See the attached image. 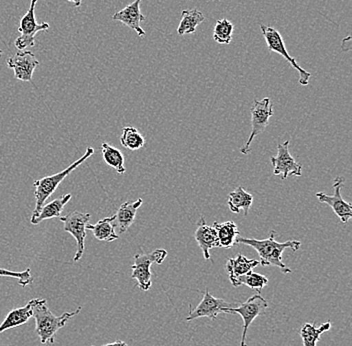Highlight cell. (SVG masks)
<instances>
[{
	"label": "cell",
	"instance_id": "obj_26",
	"mask_svg": "<svg viewBox=\"0 0 352 346\" xmlns=\"http://www.w3.org/2000/svg\"><path fill=\"white\" fill-rule=\"evenodd\" d=\"M231 284H232V286H234V288H239V286L241 285L248 286V288H252V290H256L257 293L261 294L263 288L267 285L268 279H266L264 275L253 272L252 270L250 271V272L246 273V274L241 275L239 279L231 282Z\"/></svg>",
	"mask_w": 352,
	"mask_h": 346
},
{
	"label": "cell",
	"instance_id": "obj_21",
	"mask_svg": "<svg viewBox=\"0 0 352 346\" xmlns=\"http://www.w3.org/2000/svg\"><path fill=\"white\" fill-rule=\"evenodd\" d=\"M252 202L253 196L250 193H246L243 187L239 186L230 193L228 207H230L231 213H239L241 210H243L244 215L248 217Z\"/></svg>",
	"mask_w": 352,
	"mask_h": 346
},
{
	"label": "cell",
	"instance_id": "obj_13",
	"mask_svg": "<svg viewBox=\"0 0 352 346\" xmlns=\"http://www.w3.org/2000/svg\"><path fill=\"white\" fill-rule=\"evenodd\" d=\"M39 65L32 52L19 50L8 59V66L14 72L15 78L21 81H32L33 72Z\"/></svg>",
	"mask_w": 352,
	"mask_h": 346
},
{
	"label": "cell",
	"instance_id": "obj_27",
	"mask_svg": "<svg viewBox=\"0 0 352 346\" xmlns=\"http://www.w3.org/2000/svg\"><path fill=\"white\" fill-rule=\"evenodd\" d=\"M120 143L125 149L131 151H138L145 145L144 138L135 127H126L122 129Z\"/></svg>",
	"mask_w": 352,
	"mask_h": 346
},
{
	"label": "cell",
	"instance_id": "obj_16",
	"mask_svg": "<svg viewBox=\"0 0 352 346\" xmlns=\"http://www.w3.org/2000/svg\"><path fill=\"white\" fill-rule=\"evenodd\" d=\"M142 204V198H138L135 202H125V204H121L118 213L114 215L113 220L114 226L118 229L120 233H124L133 224L136 213Z\"/></svg>",
	"mask_w": 352,
	"mask_h": 346
},
{
	"label": "cell",
	"instance_id": "obj_4",
	"mask_svg": "<svg viewBox=\"0 0 352 346\" xmlns=\"http://www.w3.org/2000/svg\"><path fill=\"white\" fill-rule=\"evenodd\" d=\"M167 251L164 249H156L153 252L148 255H134V263L131 266L132 279L138 281V288L143 292H147L151 288V268L153 263L162 264L166 259Z\"/></svg>",
	"mask_w": 352,
	"mask_h": 346
},
{
	"label": "cell",
	"instance_id": "obj_29",
	"mask_svg": "<svg viewBox=\"0 0 352 346\" xmlns=\"http://www.w3.org/2000/svg\"><path fill=\"white\" fill-rule=\"evenodd\" d=\"M0 277H11V279H17L19 285H21L22 288H25V286L33 283V277L30 268H28V270L24 271H11L6 270V268H0Z\"/></svg>",
	"mask_w": 352,
	"mask_h": 346
},
{
	"label": "cell",
	"instance_id": "obj_3",
	"mask_svg": "<svg viewBox=\"0 0 352 346\" xmlns=\"http://www.w3.org/2000/svg\"><path fill=\"white\" fill-rule=\"evenodd\" d=\"M94 153V149L92 147H88L85 153L79 160H77L76 162L70 164L65 171H61V173H55L54 175L46 176V177L41 178V180H35L34 184H33L35 188V208L33 210L32 218L38 215L41 208L45 204L46 200L54 195L57 187L65 180L66 176L69 175L74 169H77L81 163L87 160Z\"/></svg>",
	"mask_w": 352,
	"mask_h": 346
},
{
	"label": "cell",
	"instance_id": "obj_12",
	"mask_svg": "<svg viewBox=\"0 0 352 346\" xmlns=\"http://www.w3.org/2000/svg\"><path fill=\"white\" fill-rule=\"evenodd\" d=\"M231 304L226 303L224 299H217L212 296L208 290H206L204 299L198 304L197 307L189 312L186 321H195L200 317H208L210 319H217L220 314H226Z\"/></svg>",
	"mask_w": 352,
	"mask_h": 346
},
{
	"label": "cell",
	"instance_id": "obj_20",
	"mask_svg": "<svg viewBox=\"0 0 352 346\" xmlns=\"http://www.w3.org/2000/svg\"><path fill=\"white\" fill-rule=\"evenodd\" d=\"M259 264V260L248 259L243 255H239L234 259H230L226 262V270L228 272L230 282L239 279L241 275L252 271L253 268H256Z\"/></svg>",
	"mask_w": 352,
	"mask_h": 346
},
{
	"label": "cell",
	"instance_id": "obj_17",
	"mask_svg": "<svg viewBox=\"0 0 352 346\" xmlns=\"http://www.w3.org/2000/svg\"><path fill=\"white\" fill-rule=\"evenodd\" d=\"M33 317V299L23 307L14 308L0 323V334L12 328L25 325Z\"/></svg>",
	"mask_w": 352,
	"mask_h": 346
},
{
	"label": "cell",
	"instance_id": "obj_30",
	"mask_svg": "<svg viewBox=\"0 0 352 346\" xmlns=\"http://www.w3.org/2000/svg\"><path fill=\"white\" fill-rule=\"evenodd\" d=\"M103 346H129L126 345V343H124V341L118 340L114 341V343H109V345H105Z\"/></svg>",
	"mask_w": 352,
	"mask_h": 346
},
{
	"label": "cell",
	"instance_id": "obj_22",
	"mask_svg": "<svg viewBox=\"0 0 352 346\" xmlns=\"http://www.w3.org/2000/svg\"><path fill=\"white\" fill-rule=\"evenodd\" d=\"M113 217H105L99 220L96 224H87V229L94 233V237L100 241L111 242L118 239V235L116 233Z\"/></svg>",
	"mask_w": 352,
	"mask_h": 346
},
{
	"label": "cell",
	"instance_id": "obj_9",
	"mask_svg": "<svg viewBox=\"0 0 352 346\" xmlns=\"http://www.w3.org/2000/svg\"><path fill=\"white\" fill-rule=\"evenodd\" d=\"M59 219L65 224V231L76 238L77 249L74 261H79L85 252L87 226L90 219V215L74 211L66 217H59Z\"/></svg>",
	"mask_w": 352,
	"mask_h": 346
},
{
	"label": "cell",
	"instance_id": "obj_10",
	"mask_svg": "<svg viewBox=\"0 0 352 346\" xmlns=\"http://www.w3.org/2000/svg\"><path fill=\"white\" fill-rule=\"evenodd\" d=\"M343 185H344V178L342 176H338L334 180L333 195H329L323 193H318L316 197L321 204H329L333 209L334 213L340 217L342 224H347L352 217V206L349 202H345L341 195V189H342Z\"/></svg>",
	"mask_w": 352,
	"mask_h": 346
},
{
	"label": "cell",
	"instance_id": "obj_2",
	"mask_svg": "<svg viewBox=\"0 0 352 346\" xmlns=\"http://www.w3.org/2000/svg\"><path fill=\"white\" fill-rule=\"evenodd\" d=\"M81 307L72 312H65L55 316L47 306L45 299H33V317L35 319V332L43 345H54L55 334L65 327L67 321L80 312Z\"/></svg>",
	"mask_w": 352,
	"mask_h": 346
},
{
	"label": "cell",
	"instance_id": "obj_14",
	"mask_svg": "<svg viewBox=\"0 0 352 346\" xmlns=\"http://www.w3.org/2000/svg\"><path fill=\"white\" fill-rule=\"evenodd\" d=\"M142 0H134L132 3L127 6L126 8H123L122 10L118 11V13L112 17L113 21L122 22L125 25L129 26V28L133 30L134 32L138 33V36H145L144 30L140 26V22L144 21L146 17L142 14L140 11V3Z\"/></svg>",
	"mask_w": 352,
	"mask_h": 346
},
{
	"label": "cell",
	"instance_id": "obj_11",
	"mask_svg": "<svg viewBox=\"0 0 352 346\" xmlns=\"http://www.w3.org/2000/svg\"><path fill=\"white\" fill-rule=\"evenodd\" d=\"M288 147L289 141L277 145V155L270 158V162L274 165V175H281L283 180H285L288 176L302 175V166L300 163L296 162Z\"/></svg>",
	"mask_w": 352,
	"mask_h": 346
},
{
	"label": "cell",
	"instance_id": "obj_1",
	"mask_svg": "<svg viewBox=\"0 0 352 346\" xmlns=\"http://www.w3.org/2000/svg\"><path fill=\"white\" fill-rule=\"evenodd\" d=\"M276 233L272 231L267 239L257 240L254 238L239 237L237 238V244H244V246H252L258 252L259 264L263 266H276L280 270L281 272L287 274L292 273L288 266H286L283 261V253L285 249L289 248L292 251L298 250L301 246V242L297 240H288V241L279 244L275 240Z\"/></svg>",
	"mask_w": 352,
	"mask_h": 346
},
{
	"label": "cell",
	"instance_id": "obj_7",
	"mask_svg": "<svg viewBox=\"0 0 352 346\" xmlns=\"http://www.w3.org/2000/svg\"><path fill=\"white\" fill-rule=\"evenodd\" d=\"M252 133H250L248 140L245 144L241 149V152L244 155L250 153V145H252L255 136L263 131L268 125L270 118L274 116V107L270 98H263V100H255L253 102L252 109Z\"/></svg>",
	"mask_w": 352,
	"mask_h": 346
},
{
	"label": "cell",
	"instance_id": "obj_32",
	"mask_svg": "<svg viewBox=\"0 0 352 346\" xmlns=\"http://www.w3.org/2000/svg\"><path fill=\"white\" fill-rule=\"evenodd\" d=\"M2 54V50H0V54Z\"/></svg>",
	"mask_w": 352,
	"mask_h": 346
},
{
	"label": "cell",
	"instance_id": "obj_28",
	"mask_svg": "<svg viewBox=\"0 0 352 346\" xmlns=\"http://www.w3.org/2000/svg\"><path fill=\"white\" fill-rule=\"evenodd\" d=\"M233 24L228 19H219L213 30V39L215 43L228 45L232 41Z\"/></svg>",
	"mask_w": 352,
	"mask_h": 346
},
{
	"label": "cell",
	"instance_id": "obj_25",
	"mask_svg": "<svg viewBox=\"0 0 352 346\" xmlns=\"http://www.w3.org/2000/svg\"><path fill=\"white\" fill-rule=\"evenodd\" d=\"M330 327H331V323L330 321L323 323V325H320V327H316L311 323H305L300 330V336L302 338L303 346H316L318 341L320 340V336L324 332H329Z\"/></svg>",
	"mask_w": 352,
	"mask_h": 346
},
{
	"label": "cell",
	"instance_id": "obj_24",
	"mask_svg": "<svg viewBox=\"0 0 352 346\" xmlns=\"http://www.w3.org/2000/svg\"><path fill=\"white\" fill-rule=\"evenodd\" d=\"M101 151H102L103 160L112 169H116L118 173H125L124 156L122 152L116 147H112L109 143L103 142L101 145Z\"/></svg>",
	"mask_w": 352,
	"mask_h": 346
},
{
	"label": "cell",
	"instance_id": "obj_5",
	"mask_svg": "<svg viewBox=\"0 0 352 346\" xmlns=\"http://www.w3.org/2000/svg\"><path fill=\"white\" fill-rule=\"evenodd\" d=\"M261 30L264 39H265L266 44H267L268 50L281 55L286 61H288L292 65V67L299 72V83L303 85V87H307L308 83H309L311 74L301 68L298 63H296V59L288 54L287 50H286L285 41H283L280 33L277 32L275 28H270V26L261 25Z\"/></svg>",
	"mask_w": 352,
	"mask_h": 346
},
{
	"label": "cell",
	"instance_id": "obj_8",
	"mask_svg": "<svg viewBox=\"0 0 352 346\" xmlns=\"http://www.w3.org/2000/svg\"><path fill=\"white\" fill-rule=\"evenodd\" d=\"M268 303L261 294L253 295L248 301L241 303L239 307H231L226 314H236L241 315L243 319V332H242L241 346H246V336H248V328L259 315L263 314L267 310Z\"/></svg>",
	"mask_w": 352,
	"mask_h": 346
},
{
	"label": "cell",
	"instance_id": "obj_18",
	"mask_svg": "<svg viewBox=\"0 0 352 346\" xmlns=\"http://www.w3.org/2000/svg\"><path fill=\"white\" fill-rule=\"evenodd\" d=\"M212 226L217 230L219 248L228 249L237 246L239 230L235 222H214Z\"/></svg>",
	"mask_w": 352,
	"mask_h": 346
},
{
	"label": "cell",
	"instance_id": "obj_19",
	"mask_svg": "<svg viewBox=\"0 0 352 346\" xmlns=\"http://www.w3.org/2000/svg\"><path fill=\"white\" fill-rule=\"evenodd\" d=\"M72 196L70 193H67V195L61 196V197L56 198V199L44 204L38 215L34 218H32L30 222L34 224V226H36V224H41L43 220L60 217L61 213H63L67 202H69V200L72 199Z\"/></svg>",
	"mask_w": 352,
	"mask_h": 346
},
{
	"label": "cell",
	"instance_id": "obj_15",
	"mask_svg": "<svg viewBox=\"0 0 352 346\" xmlns=\"http://www.w3.org/2000/svg\"><path fill=\"white\" fill-rule=\"evenodd\" d=\"M195 237L198 246L201 248L204 259L210 260L209 251L212 248H219V237H217V230L213 226H208L206 224V218L201 217L197 222V229L195 231Z\"/></svg>",
	"mask_w": 352,
	"mask_h": 346
},
{
	"label": "cell",
	"instance_id": "obj_6",
	"mask_svg": "<svg viewBox=\"0 0 352 346\" xmlns=\"http://www.w3.org/2000/svg\"><path fill=\"white\" fill-rule=\"evenodd\" d=\"M38 0H32L30 10L26 14L22 17L19 32L21 33V36L15 41V47L19 50H24L26 47H33L35 45V35L37 32L48 30L50 24H38L35 19V6Z\"/></svg>",
	"mask_w": 352,
	"mask_h": 346
},
{
	"label": "cell",
	"instance_id": "obj_31",
	"mask_svg": "<svg viewBox=\"0 0 352 346\" xmlns=\"http://www.w3.org/2000/svg\"><path fill=\"white\" fill-rule=\"evenodd\" d=\"M67 1L74 2V6H76V8H79V6H81V1H82V0H67Z\"/></svg>",
	"mask_w": 352,
	"mask_h": 346
},
{
	"label": "cell",
	"instance_id": "obj_23",
	"mask_svg": "<svg viewBox=\"0 0 352 346\" xmlns=\"http://www.w3.org/2000/svg\"><path fill=\"white\" fill-rule=\"evenodd\" d=\"M182 17V21L177 28V33L179 35L195 33L197 32V26L206 19L204 13L197 10H184Z\"/></svg>",
	"mask_w": 352,
	"mask_h": 346
}]
</instances>
